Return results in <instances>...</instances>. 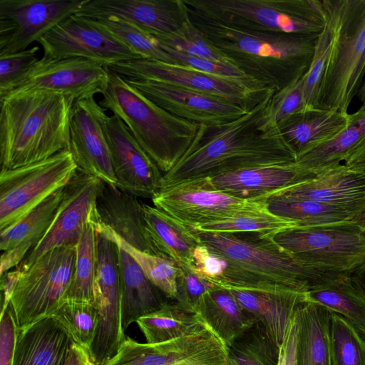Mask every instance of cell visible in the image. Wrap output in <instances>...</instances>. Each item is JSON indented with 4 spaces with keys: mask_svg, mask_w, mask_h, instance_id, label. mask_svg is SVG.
Listing matches in <instances>:
<instances>
[{
    "mask_svg": "<svg viewBox=\"0 0 365 365\" xmlns=\"http://www.w3.org/2000/svg\"><path fill=\"white\" fill-rule=\"evenodd\" d=\"M274 93L236 120L220 125L199 124L187 150L163 174L159 190L242 169L295 163L297 155L282 130L260 128Z\"/></svg>",
    "mask_w": 365,
    "mask_h": 365,
    "instance_id": "cell-1",
    "label": "cell"
},
{
    "mask_svg": "<svg viewBox=\"0 0 365 365\" xmlns=\"http://www.w3.org/2000/svg\"><path fill=\"white\" fill-rule=\"evenodd\" d=\"M76 100L43 90L11 91L0 98L1 170L47 159L70 148Z\"/></svg>",
    "mask_w": 365,
    "mask_h": 365,
    "instance_id": "cell-2",
    "label": "cell"
},
{
    "mask_svg": "<svg viewBox=\"0 0 365 365\" xmlns=\"http://www.w3.org/2000/svg\"><path fill=\"white\" fill-rule=\"evenodd\" d=\"M200 241L226 260L217 286L248 290L307 292L343 276L308 267L277 245L269 233H219L192 230Z\"/></svg>",
    "mask_w": 365,
    "mask_h": 365,
    "instance_id": "cell-3",
    "label": "cell"
},
{
    "mask_svg": "<svg viewBox=\"0 0 365 365\" xmlns=\"http://www.w3.org/2000/svg\"><path fill=\"white\" fill-rule=\"evenodd\" d=\"M187 11L192 22L231 64L276 92L310 68L319 34L242 30Z\"/></svg>",
    "mask_w": 365,
    "mask_h": 365,
    "instance_id": "cell-4",
    "label": "cell"
},
{
    "mask_svg": "<svg viewBox=\"0 0 365 365\" xmlns=\"http://www.w3.org/2000/svg\"><path fill=\"white\" fill-rule=\"evenodd\" d=\"M102 96L100 105L123 120L163 174L184 155L198 130V123L168 112L110 69Z\"/></svg>",
    "mask_w": 365,
    "mask_h": 365,
    "instance_id": "cell-5",
    "label": "cell"
},
{
    "mask_svg": "<svg viewBox=\"0 0 365 365\" xmlns=\"http://www.w3.org/2000/svg\"><path fill=\"white\" fill-rule=\"evenodd\" d=\"M331 44L315 108L348 114L365 77V0H322Z\"/></svg>",
    "mask_w": 365,
    "mask_h": 365,
    "instance_id": "cell-6",
    "label": "cell"
},
{
    "mask_svg": "<svg viewBox=\"0 0 365 365\" xmlns=\"http://www.w3.org/2000/svg\"><path fill=\"white\" fill-rule=\"evenodd\" d=\"M188 10L239 29L318 34L324 24L319 0H183Z\"/></svg>",
    "mask_w": 365,
    "mask_h": 365,
    "instance_id": "cell-7",
    "label": "cell"
},
{
    "mask_svg": "<svg viewBox=\"0 0 365 365\" xmlns=\"http://www.w3.org/2000/svg\"><path fill=\"white\" fill-rule=\"evenodd\" d=\"M269 235L301 263L323 272L351 276L365 261V228L356 220L297 226Z\"/></svg>",
    "mask_w": 365,
    "mask_h": 365,
    "instance_id": "cell-8",
    "label": "cell"
},
{
    "mask_svg": "<svg viewBox=\"0 0 365 365\" xmlns=\"http://www.w3.org/2000/svg\"><path fill=\"white\" fill-rule=\"evenodd\" d=\"M76 247L52 249L21 272L9 305L19 331L52 317L63 304L73 277Z\"/></svg>",
    "mask_w": 365,
    "mask_h": 365,
    "instance_id": "cell-9",
    "label": "cell"
},
{
    "mask_svg": "<svg viewBox=\"0 0 365 365\" xmlns=\"http://www.w3.org/2000/svg\"><path fill=\"white\" fill-rule=\"evenodd\" d=\"M78 173L70 150L0 172V231L14 225Z\"/></svg>",
    "mask_w": 365,
    "mask_h": 365,
    "instance_id": "cell-10",
    "label": "cell"
},
{
    "mask_svg": "<svg viewBox=\"0 0 365 365\" xmlns=\"http://www.w3.org/2000/svg\"><path fill=\"white\" fill-rule=\"evenodd\" d=\"M108 68L128 79L160 82L220 97L247 110L276 93L255 80L222 78L189 66L145 58L118 62Z\"/></svg>",
    "mask_w": 365,
    "mask_h": 365,
    "instance_id": "cell-11",
    "label": "cell"
},
{
    "mask_svg": "<svg viewBox=\"0 0 365 365\" xmlns=\"http://www.w3.org/2000/svg\"><path fill=\"white\" fill-rule=\"evenodd\" d=\"M227 346L207 327L172 340L140 343L126 336L103 365H227Z\"/></svg>",
    "mask_w": 365,
    "mask_h": 365,
    "instance_id": "cell-12",
    "label": "cell"
},
{
    "mask_svg": "<svg viewBox=\"0 0 365 365\" xmlns=\"http://www.w3.org/2000/svg\"><path fill=\"white\" fill-rule=\"evenodd\" d=\"M88 0H0V55L24 51Z\"/></svg>",
    "mask_w": 365,
    "mask_h": 365,
    "instance_id": "cell-13",
    "label": "cell"
},
{
    "mask_svg": "<svg viewBox=\"0 0 365 365\" xmlns=\"http://www.w3.org/2000/svg\"><path fill=\"white\" fill-rule=\"evenodd\" d=\"M38 43L43 56L63 59L81 58L108 67L141 58L117 39L93 24L86 17L71 15L42 36Z\"/></svg>",
    "mask_w": 365,
    "mask_h": 365,
    "instance_id": "cell-14",
    "label": "cell"
},
{
    "mask_svg": "<svg viewBox=\"0 0 365 365\" xmlns=\"http://www.w3.org/2000/svg\"><path fill=\"white\" fill-rule=\"evenodd\" d=\"M151 200L155 207L188 227L232 217L257 200H242L219 191L208 178L160 190Z\"/></svg>",
    "mask_w": 365,
    "mask_h": 365,
    "instance_id": "cell-15",
    "label": "cell"
},
{
    "mask_svg": "<svg viewBox=\"0 0 365 365\" xmlns=\"http://www.w3.org/2000/svg\"><path fill=\"white\" fill-rule=\"evenodd\" d=\"M104 185L96 177L78 171L65 187L63 198L51 227L17 269L26 270L39 257L56 247L76 246Z\"/></svg>",
    "mask_w": 365,
    "mask_h": 365,
    "instance_id": "cell-16",
    "label": "cell"
},
{
    "mask_svg": "<svg viewBox=\"0 0 365 365\" xmlns=\"http://www.w3.org/2000/svg\"><path fill=\"white\" fill-rule=\"evenodd\" d=\"M108 79L109 69L100 63L81 58L55 59L42 56L11 91L43 90L72 96L76 101L102 95Z\"/></svg>",
    "mask_w": 365,
    "mask_h": 365,
    "instance_id": "cell-17",
    "label": "cell"
},
{
    "mask_svg": "<svg viewBox=\"0 0 365 365\" xmlns=\"http://www.w3.org/2000/svg\"><path fill=\"white\" fill-rule=\"evenodd\" d=\"M102 124L117 187L136 197L152 199L160 190L163 173L122 120L106 114Z\"/></svg>",
    "mask_w": 365,
    "mask_h": 365,
    "instance_id": "cell-18",
    "label": "cell"
},
{
    "mask_svg": "<svg viewBox=\"0 0 365 365\" xmlns=\"http://www.w3.org/2000/svg\"><path fill=\"white\" fill-rule=\"evenodd\" d=\"M106 110L95 96L76 100L70 121V151L78 171L117 187L111 156L103 128Z\"/></svg>",
    "mask_w": 365,
    "mask_h": 365,
    "instance_id": "cell-19",
    "label": "cell"
},
{
    "mask_svg": "<svg viewBox=\"0 0 365 365\" xmlns=\"http://www.w3.org/2000/svg\"><path fill=\"white\" fill-rule=\"evenodd\" d=\"M124 78L168 112L198 124L220 125L250 110L225 98L176 86Z\"/></svg>",
    "mask_w": 365,
    "mask_h": 365,
    "instance_id": "cell-20",
    "label": "cell"
},
{
    "mask_svg": "<svg viewBox=\"0 0 365 365\" xmlns=\"http://www.w3.org/2000/svg\"><path fill=\"white\" fill-rule=\"evenodd\" d=\"M186 12L183 0H88L76 15L90 19L118 16L158 36L179 30Z\"/></svg>",
    "mask_w": 365,
    "mask_h": 365,
    "instance_id": "cell-21",
    "label": "cell"
},
{
    "mask_svg": "<svg viewBox=\"0 0 365 365\" xmlns=\"http://www.w3.org/2000/svg\"><path fill=\"white\" fill-rule=\"evenodd\" d=\"M272 195L309 200L343 208L359 216L365 212V176L342 163L310 180Z\"/></svg>",
    "mask_w": 365,
    "mask_h": 365,
    "instance_id": "cell-22",
    "label": "cell"
},
{
    "mask_svg": "<svg viewBox=\"0 0 365 365\" xmlns=\"http://www.w3.org/2000/svg\"><path fill=\"white\" fill-rule=\"evenodd\" d=\"M316 177L295 163L242 169L208 178L219 191L240 199L255 200Z\"/></svg>",
    "mask_w": 365,
    "mask_h": 365,
    "instance_id": "cell-23",
    "label": "cell"
},
{
    "mask_svg": "<svg viewBox=\"0 0 365 365\" xmlns=\"http://www.w3.org/2000/svg\"><path fill=\"white\" fill-rule=\"evenodd\" d=\"M96 211L97 220L109 227L129 245L160 257L150 237L143 203L138 197L105 183L97 197Z\"/></svg>",
    "mask_w": 365,
    "mask_h": 365,
    "instance_id": "cell-24",
    "label": "cell"
},
{
    "mask_svg": "<svg viewBox=\"0 0 365 365\" xmlns=\"http://www.w3.org/2000/svg\"><path fill=\"white\" fill-rule=\"evenodd\" d=\"M227 289L242 308L264 324L279 346L297 310L308 300L307 292L290 289Z\"/></svg>",
    "mask_w": 365,
    "mask_h": 365,
    "instance_id": "cell-25",
    "label": "cell"
},
{
    "mask_svg": "<svg viewBox=\"0 0 365 365\" xmlns=\"http://www.w3.org/2000/svg\"><path fill=\"white\" fill-rule=\"evenodd\" d=\"M73 341L52 317L19 330L13 365H65Z\"/></svg>",
    "mask_w": 365,
    "mask_h": 365,
    "instance_id": "cell-26",
    "label": "cell"
},
{
    "mask_svg": "<svg viewBox=\"0 0 365 365\" xmlns=\"http://www.w3.org/2000/svg\"><path fill=\"white\" fill-rule=\"evenodd\" d=\"M117 254L122 324L125 331L129 325L138 318L159 309L168 302L163 297L165 295L147 278L135 259L118 245Z\"/></svg>",
    "mask_w": 365,
    "mask_h": 365,
    "instance_id": "cell-27",
    "label": "cell"
},
{
    "mask_svg": "<svg viewBox=\"0 0 365 365\" xmlns=\"http://www.w3.org/2000/svg\"><path fill=\"white\" fill-rule=\"evenodd\" d=\"M351 118V113L313 108L291 118L281 130L297 158L336 138L349 125Z\"/></svg>",
    "mask_w": 365,
    "mask_h": 365,
    "instance_id": "cell-28",
    "label": "cell"
},
{
    "mask_svg": "<svg viewBox=\"0 0 365 365\" xmlns=\"http://www.w3.org/2000/svg\"><path fill=\"white\" fill-rule=\"evenodd\" d=\"M143 209L148 232L160 257L177 265L193 264L195 249L201 242L192 231L155 206L143 203Z\"/></svg>",
    "mask_w": 365,
    "mask_h": 365,
    "instance_id": "cell-29",
    "label": "cell"
},
{
    "mask_svg": "<svg viewBox=\"0 0 365 365\" xmlns=\"http://www.w3.org/2000/svg\"><path fill=\"white\" fill-rule=\"evenodd\" d=\"M197 314L226 346L257 322L228 289L217 285L203 296Z\"/></svg>",
    "mask_w": 365,
    "mask_h": 365,
    "instance_id": "cell-30",
    "label": "cell"
},
{
    "mask_svg": "<svg viewBox=\"0 0 365 365\" xmlns=\"http://www.w3.org/2000/svg\"><path fill=\"white\" fill-rule=\"evenodd\" d=\"M332 312L309 300L297 310V365H331L329 331Z\"/></svg>",
    "mask_w": 365,
    "mask_h": 365,
    "instance_id": "cell-31",
    "label": "cell"
},
{
    "mask_svg": "<svg viewBox=\"0 0 365 365\" xmlns=\"http://www.w3.org/2000/svg\"><path fill=\"white\" fill-rule=\"evenodd\" d=\"M65 187L49 195L19 222L0 231L2 252L16 249L26 257L53 222L63 198Z\"/></svg>",
    "mask_w": 365,
    "mask_h": 365,
    "instance_id": "cell-32",
    "label": "cell"
},
{
    "mask_svg": "<svg viewBox=\"0 0 365 365\" xmlns=\"http://www.w3.org/2000/svg\"><path fill=\"white\" fill-rule=\"evenodd\" d=\"M349 125L331 140L299 156L296 164L319 175L341 165L351 149L365 136V110L351 113Z\"/></svg>",
    "mask_w": 365,
    "mask_h": 365,
    "instance_id": "cell-33",
    "label": "cell"
},
{
    "mask_svg": "<svg viewBox=\"0 0 365 365\" xmlns=\"http://www.w3.org/2000/svg\"><path fill=\"white\" fill-rule=\"evenodd\" d=\"M135 322L150 344L181 337L207 326L199 314L190 312L176 303L168 302L140 317Z\"/></svg>",
    "mask_w": 365,
    "mask_h": 365,
    "instance_id": "cell-34",
    "label": "cell"
},
{
    "mask_svg": "<svg viewBox=\"0 0 365 365\" xmlns=\"http://www.w3.org/2000/svg\"><path fill=\"white\" fill-rule=\"evenodd\" d=\"M93 213L84 225L76 247L74 269L65 300L94 304L93 287L98 268L99 233L92 220Z\"/></svg>",
    "mask_w": 365,
    "mask_h": 365,
    "instance_id": "cell-35",
    "label": "cell"
},
{
    "mask_svg": "<svg viewBox=\"0 0 365 365\" xmlns=\"http://www.w3.org/2000/svg\"><path fill=\"white\" fill-rule=\"evenodd\" d=\"M263 199L272 214L295 222L299 226L351 221L357 217L345 209L309 200L280 195H272Z\"/></svg>",
    "mask_w": 365,
    "mask_h": 365,
    "instance_id": "cell-36",
    "label": "cell"
},
{
    "mask_svg": "<svg viewBox=\"0 0 365 365\" xmlns=\"http://www.w3.org/2000/svg\"><path fill=\"white\" fill-rule=\"evenodd\" d=\"M297 226H299L298 223L272 214L267 208L264 199H259L232 217L219 221L187 227L192 230L207 232L275 233Z\"/></svg>",
    "mask_w": 365,
    "mask_h": 365,
    "instance_id": "cell-37",
    "label": "cell"
},
{
    "mask_svg": "<svg viewBox=\"0 0 365 365\" xmlns=\"http://www.w3.org/2000/svg\"><path fill=\"white\" fill-rule=\"evenodd\" d=\"M351 276H343L311 288L309 301L324 306L353 325L365 323V297L352 282Z\"/></svg>",
    "mask_w": 365,
    "mask_h": 365,
    "instance_id": "cell-38",
    "label": "cell"
},
{
    "mask_svg": "<svg viewBox=\"0 0 365 365\" xmlns=\"http://www.w3.org/2000/svg\"><path fill=\"white\" fill-rule=\"evenodd\" d=\"M98 232L125 250L139 264L147 278L165 297H177L178 265L171 259L139 250L116 235L109 227L93 220Z\"/></svg>",
    "mask_w": 365,
    "mask_h": 365,
    "instance_id": "cell-39",
    "label": "cell"
},
{
    "mask_svg": "<svg viewBox=\"0 0 365 365\" xmlns=\"http://www.w3.org/2000/svg\"><path fill=\"white\" fill-rule=\"evenodd\" d=\"M279 346L257 321L227 346V365H278Z\"/></svg>",
    "mask_w": 365,
    "mask_h": 365,
    "instance_id": "cell-40",
    "label": "cell"
},
{
    "mask_svg": "<svg viewBox=\"0 0 365 365\" xmlns=\"http://www.w3.org/2000/svg\"><path fill=\"white\" fill-rule=\"evenodd\" d=\"M88 19L93 24L117 39L141 58L178 64L153 36L130 21L115 16Z\"/></svg>",
    "mask_w": 365,
    "mask_h": 365,
    "instance_id": "cell-41",
    "label": "cell"
},
{
    "mask_svg": "<svg viewBox=\"0 0 365 365\" xmlns=\"http://www.w3.org/2000/svg\"><path fill=\"white\" fill-rule=\"evenodd\" d=\"M52 317L73 343L91 352L98 327V314L93 304L66 299Z\"/></svg>",
    "mask_w": 365,
    "mask_h": 365,
    "instance_id": "cell-42",
    "label": "cell"
},
{
    "mask_svg": "<svg viewBox=\"0 0 365 365\" xmlns=\"http://www.w3.org/2000/svg\"><path fill=\"white\" fill-rule=\"evenodd\" d=\"M331 365H365V343L352 324L332 312L329 331Z\"/></svg>",
    "mask_w": 365,
    "mask_h": 365,
    "instance_id": "cell-43",
    "label": "cell"
},
{
    "mask_svg": "<svg viewBox=\"0 0 365 365\" xmlns=\"http://www.w3.org/2000/svg\"><path fill=\"white\" fill-rule=\"evenodd\" d=\"M153 36L163 46L185 55L230 63L192 22L187 9L179 30L169 35Z\"/></svg>",
    "mask_w": 365,
    "mask_h": 365,
    "instance_id": "cell-44",
    "label": "cell"
},
{
    "mask_svg": "<svg viewBox=\"0 0 365 365\" xmlns=\"http://www.w3.org/2000/svg\"><path fill=\"white\" fill-rule=\"evenodd\" d=\"M303 77L274 93L260 120L262 130L281 129L291 118L307 110L303 92Z\"/></svg>",
    "mask_w": 365,
    "mask_h": 365,
    "instance_id": "cell-45",
    "label": "cell"
},
{
    "mask_svg": "<svg viewBox=\"0 0 365 365\" xmlns=\"http://www.w3.org/2000/svg\"><path fill=\"white\" fill-rule=\"evenodd\" d=\"M178 267L175 303L184 309L197 314L203 296L215 284L203 277L195 269L194 264H183Z\"/></svg>",
    "mask_w": 365,
    "mask_h": 365,
    "instance_id": "cell-46",
    "label": "cell"
},
{
    "mask_svg": "<svg viewBox=\"0 0 365 365\" xmlns=\"http://www.w3.org/2000/svg\"><path fill=\"white\" fill-rule=\"evenodd\" d=\"M39 47L0 55V98L9 93L19 80L38 60Z\"/></svg>",
    "mask_w": 365,
    "mask_h": 365,
    "instance_id": "cell-47",
    "label": "cell"
},
{
    "mask_svg": "<svg viewBox=\"0 0 365 365\" xmlns=\"http://www.w3.org/2000/svg\"><path fill=\"white\" fill-rule=\"evenodd\" d=\"M160 44L167 53L176 60L178 64L189 66L199 71L219 77L254 80L232 64L187 56L163 46L160 43Z\"/></svg>",
    "mask_w": 365,
    "mask_h": 365,
    "instance_id": "cell-48",
    "label": "cell"
},
{
    "mask_svg": "<svg viewBox=\"0 0 365 365\" xmlns=\"http://www.w3.org/2000/svg\"><path fill=\"white\" fill-rule=\"evenodd\" d=\"M0 321V365H13L19 329L9 306Z\"/></svg>",
    "mask_w": 365,
    "mask_h": 365,
    "instance_id": "cell-49",
    "label": "cell"
},
{
    "mask_svg": "<svg viewBox=\"0 0 365 365\" xmlns=\"http://www.w3.org/2000/svg\"><path fill=\"white\" fill-rule=\"evenodd\" d=\"M297 339L298 322L295 314L279 346L278 365H297Z\"/></svg>",
    "mask_w": 365,
    "mask_h": 365,
    "instance_id": "cell-50",
    "label": "cell"
},
{
    "mask_svg": "<svg viewBox=\"0 0 365 365\" xmlns=\"http://www.w3.org/2000/svg\"><path fill=\"white\" fill-rule=\"evenodd\" d=\"M4 274V276H1V288L3 292V299L1 316L4 314L9 305L12 294L21 275V271L16 269L12 272H7Z\"/></svg>",
    "mask_w": 365,
    "mask_h": 365,
    "instance_id": "cell-51",
    "label": "cell"
},
{
    "mask_svg": "<svg viewBox=\"0 0 365 365\" xmlns=\"http://www.w3.org/2000/svg\"><path fill=\"white\" fill-rule=\"evenodd\" d=\"M65 365H96L88 349L73 343Z\"/></svg>",
    "mask_w": 365,
    "mask_h": 365,
    "instance_id": "cell-52",
    "label": "cell"
},
{
    "mask_svg": "<svg viewBox=\"0 0 365 365\" xmlns=\"http://www.w3.org/2000/svg\"><path fill=\"white\" fill-rule=\"evenodd\" d=\"M343 164L348 167L365 164V136L349 150Z\"/></svg>",
    "mask_w": 365,
    "mask_h": 365,
    "instance_id": "cell-53",
    "label": "cell"
},
{
    "mask_svg": "<svg viewBox=\"0 0 365 365\" xmlns=\"http://www.w3.org/2000/svg\"><path fill=\"white\" fill-rule=\"evenodd\" d=\"M351 277L354 285L365 297V261L352 273Z\"/></svg>",
    "mask_w": 365,
    "mask_h": 365,
    "instance_id": "cell-54",
    "label": "cell"
},
{
    "mask_svg": "<svg viewBox=\"0 0 365 365\" xmlns=\"http://www.w3.org/2000/svg\"><path fill=\"white\" fill-rule=\"evenodd\" d=\"M357 97L361 102V106L359 108L365 110V77L359 89Z\"/></svg>",
    "mask_w": 365,
    "mask_h": 365,
    "instance_id": "cell-55",
    "label": "cell"
},
{
    "mask_svg": "<svg viewBox=\"0 0 365 365\" xmlns=\"http://www.w3.org/2000/svg\"><path fill=\"white\" fill-rule=\"evenodd\" d=\"M353 326L356 329V330L358 334L359 335V336L361 337V339L365 343V323L361 325H358V326L353 325Z\"/></svg>",
    "mask_w": 365,
    "mask_h": 365,
    "instance_id": "cell-56",
    "label": "cell"
},
{
    "mask_svg": "<svg viewBox=\"0 0 365 365\" xmlns=\"http://www.w3.org/2000/svg\"><path fill=\"white\" fill-rule=\"evenodd\" d=\"M349 168L359 171L363 175L365 176V164L358 165H355V166H352V167H349Z\"/></svg>",
    "mask_w": 365,
    "mask_h": 365,
    "instance_id": "cell-57",
    "label": "cell"
},
{
    "mask_svg": "<svg viewBox=\"0 0 365 365\" xmlns=\"http://www.w3.org/2000/svg\"><path fill=\"white\" fill-rule=\"evenodd\" d=\"M361 225L365 228V212L359 216H357L355 219Z\"/></svg>",
    "mask_w": 365,
    "mask_h": 365,
    "instance_id": "cell-58",
    "label": "cell"
}]
</instances>
